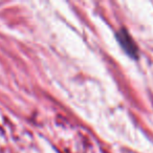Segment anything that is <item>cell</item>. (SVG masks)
Wrapping results in <instances>:
<instances>
[{
  "mask_svg": "<svg viewBox=\"0 0 153 153\" xmlns=\"http://www.w3.org/2000/svg\"><path fill=\"white\" fill-rule=\"evenodd\" d=\"M117 39L120 42L123 49L133 59H137L138 57V48L136 43L132 39V37L129 35L128 30H121L117 33Z\"/></svg>",
  "mask_w": 153,
  "mask_h": 153,
  "instance_id": "1",
  "label": "cell"
}]
</instances>
